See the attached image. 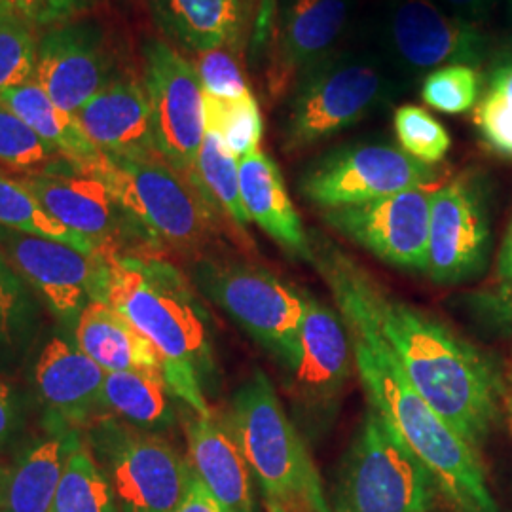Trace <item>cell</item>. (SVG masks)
<instances>
[{"instance_id":"38","label":"cell","mask_w":512,"mask_h":512,"mask_svg":"<svg viewBox=\"0 0 512 512\" xmlns=\"http://www.w3.org/2000/svg\"><path fill=\"white\" fill-rule=\"evenodd\" d=\"M198 55L194 67L200 76L203 93L222 99H241L251 95L247 78L241 71L236 57L226 48L209 50Z\"/></svg>"},{"instance_id":"17","label":"cell","mask_w":512,"mask_h":512,"mask_svg":"<svg viewBox=\"0 0 512 512\" xmlns=\"http://www.w3.org/2000/svg\"><path fill=\"white\" fill-rule=\"evenodd\" d=\"M188 459L154 435L112 440L107 478L120 512H177L188 492Z\"/></svg>"},{"instance_id":"20","label":"cell","mask_w":512,"mask_h":512,"mask_svg":"<svg viewBox=\"0 0 512 512\" xmlns=\"http://www.w3.org/2000/svg\"><path fill=\"white\" fill-rule=\"evenodd\" d=\"M74 118L105 156H160L143 80L116 74Z\"/></svg>"},{"instance_id":"31","label":"cell","mask_w":512,"mask_h":512,"mask_svg":"<svg viewBox=\"0 0 512 512\" xmlns=\"http://www.w3.org/2000/svg\"><path fill=\"white\" fill-rule=\"evenodd\" d=\"M52 512H120L105 471L78 444L65 461Z\"/></svg>"},{"instance_id":"23","label":"cell","mask_w":512,"mask_h":512,"mask_svg":"<svg viewBox=\"0 0 512 512\" xmlns=\"http://www.w3.org/2000/svg\"><path fill=\"white\" fill-rule=\"evenodd\" d=\"M239 190L251 222L260 226V230L289 255L306 262L313 260V249L304 224L291 202L279 167L268 154L258 150L239 160Z\"/></svg>"},{"instance_id":"18","label":"cell","mask_w":512,"mask_h":512,"mask_svg":"<svg viewBox=\"0 0 512 512\" xmlns=\"http://www.w3.org/2000/svg\"><path fill=\"white\" fill-rule=\"evenodd\" d=\"M21 183L65 228L92 239L101 255H120V241L129 232L137 234V228L112 198L109 188L92 173L73 164L65 171H55L52 165L46 171L25 177Z\"/></svg>"},{"instance_id":"13","label":"cell","mask_w":512,"mask_h":512,"mask_svg":"<svg viewBox=\"0 0 512 512\" xmlns=\"http://www.w3.org/2000/svg\"><path fill=\"white\" fill-rule=\"evenodd\" d=\"M385 35L397 63L412 74L446 65L476 69L490 54V38L476 23L458 18L435 0H389Z\"/></svg>"},{"instance_id":"28","label":"cell","mask_w":512,"mask_h":512,"mask_svg":"<svg viewBox=\"0 0 512 512\" xmlns=\"http://www.w3.org/2000/svg\"><path fill=\"white\" fill-rule=\"evenodd\" d=\"M171 397L175 393L160 370L139 368L107 372L101 403L135 425L164 429L175 421Z\"/></svg>"},{"instance_id":"49","label":"cell","mask_w":512,"mask_h":512,"mask_svg":"<svg viewBox=\"0 0 512 512\" xmlns=\"http://www.w3.org/2000/svg\"><path fill=\"white\" fill-rule=\"evenodd\" d=\"M511 40H512V0H511Z\"/></svg>"},{"instance_id":"24","label":"cell","mask_w":512,"mask_h":512,"mask_svg":"<svg viewBox=\"0 0 512 512\" xmlns=\"http://www.w3.org/2000/svg\"><path fill=\"white\" fill-rule=\"evenodd\" d=\"M156 23L192 54L226 48L238 40L247 0H150Z\"/></svg>"},{"instance_id":"11","label":"cell","mask_w":512,"mask_h":512,"mask_svg":"<svg viewBox=\"0 0 512 512\" xmlns=\"http://www.w3.org/2000/svg\"><path fill=\"white\" fill-rule=\"evenodd\" d=\"M439 179L427 165L387 143L349 145L330 152L300 179V192L323 211L374 202Z\"/></svg>"},{"instance_id":"46","label":"cell","mask_w":512,"mask_h":512,"mask_svg":"<svg viewBox=\"0 0 512 512\" xmlns=\"http://www.w3.org/2000/svg\"><path fill=\"white\" fill-rule=\"evenodd\" d=\"M512 277V220L509 224V230L503 238V245L499 251V258H497V281L503 279H511Z\"/></svg>"},{"instance_id":"15","label":"cell","mask_w":512,"mask_h":512,"mask_svg":"<svg viewBox=\"0 0 512 512\" xmlns=\"http://www.w3.org/2000/svg\"><path fill=\"white\" fill-rule=\"evenodd\" d=\"M114 76V57L97 23L65 21L38 38L33 80L57 107L76 114Z\"/></svg>"},{"instance_id":"27","label":"cell","mask_w":512,"mask_h":512,"mask_svg":"<svg viewBox=\"0 0 512 512\" xmlns=\"http://www.w3.org/2000/svg\"><path fill=\"white\" fill-rule=\"evenodd\" d=\"M74 446V437H55L27 450L10 471L0 512H52L63 467Z\"/></svg>"},{"instance_id":"9","label":"cell","mask_w":512,"mask_h":512,"mask_svg":"<svg viewBox=\"0 0 512 512\" xmlns=\"http://www.w3.org/2000/svg\"><path fill=\"white\" fill-rule=\"evenodd\" d=\"M143 65L156 150L167 164L198 186L196 162L205 137V120L202 82L196 67L160 38L143 44Z\"/></svg>"},{"instance_id":"16","label":"cell","mask_w":512,"mask_h":512,"mask_svg":"<svg viewBox=\"0 0 512 512\" xmlns=\"http://www.w3.org/2000/svg\"><path fill=\"white\" fill-rule=\"evenodd\" d=\"M0 251L59 317L80 315L90 302L99 300L103 255H86L67 243L4 226H0Z\"/></svg>"},{"instance_id":"35","label":"cell","mask_w":512,"mask_h":512,"mask_svg":"<svg viewBox=\"0 0 512 512\" xmlns=\"http://www.w3.org/2000/svg\"><path fill=\"white\" fill-rule=\"evenodd\" d=\"M393 128L404 152L423 164H440L452 145L448 129L431 112L418 105L399 107L393 118Z\"/></svg>"},{"instance_id":"21","label":"cell","mask_w":512,"mask_h":512,"mask_svg":"<svg viewBox=\"0 0 512 512\" xmlns=\"http://www.w3.org/2000/svg\"><path fill=\"white\" fill-rule=\"evenodd\" d=\"M188 463L224 512H255L251 469L232 429L200 416L186 421Z\"/></svg>"},{"instance_id":"50","label":"cell","mask_w":512,"mask_h":512,"mask_svg":"<svg viewBox=\"0 0 512 512\" xmlns=\"http://www.w3.org/2000/svg\"><path fill=\"white\" fill-rule=\"evenodd\" d=\"M511 380H512V368H511Z\"/></svg>"},{"instance_id":"36","label":"cell","mask_w":512,"mask_h":512,"mask_svg":"<svg viewBox=\"0 0 512 512\" xmlns=\"http://www.w3.org/2000/svg\"><path fill=\"white\" fill-rule=\"evenodd\" d=\"M61 160L65 158L52 145L0 101V164L31 171L48 169Z\"/></svg>"},{"instance_id":"1","label":"cell","mask_w":512,"mask_h":512,"mask_svg":"<svg viewBox=\"0 0 512 512\" xmlns=\"http://www.w3.org/2000/svg\"><path fill=\"white\" fill-rule=\"evenodd\" d=\"M338 308L357 311L380 332L410 385L461 439L478 448L499 416L503 380L480 349L446 325L382 291L330 243H311Z\"/></svg>"},{"instance_id":"10","label":"cell","mask_w":512,"mask_h":512,"mask_svg":"<svg viewBox=\"0 0 512 512\" xmlns=\"http://www.w3.org/2000/svg\"><path fill=\"white\" fill-rule=\"evenodd\" d=\"M196 285L274 355L293 338L310 304L311 294L253 264L202 262L196 268Z\"/></svg>"},{"instance_id":"34","label":"cell","mask_w":512,"mask_h":512,"mask_svg":"<svg viewBox=\"0 0 512 512\" xmlns=\"http://www.w3.org/2000/svg\"><path fill=\"white\" fill-rule=\"evenodd\" d=\"M37 52L35 25L0 8V95L35 78Z\"/></svg>"},{"instance_id":"6","label":"cell","mask_w":512,"mask_h":512,"mask_svg":"<svg viewBox=\"0 0 512 512\" xmlns=\"http://www.w3.org/2000/svg\"><path fill=\"white\" fill-rule=\"evenodd\" d=\"M437 484L384 416L370 406L342 461L332 512H429Z\"/></svg>"},{"instance_id":"41","label":"cell","mask_w":512,"mask_h":512,"mask_svg":"<svg viewBox=\"0 0 512 512\" xmlns=\"http://www.w3.org/2000/svg\"><path fill=\"white\" fill-rule=\"evenodd\" d=\"M90 6V0H0V8L14 12L29 23L54 27Z\"/></svg>"},{"instance_id":"2","label":"cell","mask_w":512,"mask_h":512,"mask_svg":"<svg viewBox=\"0 0 512 512\" xmlns=\"http://www.w3.org/2000/svg\"><path fill=\"white\" fill-rule=\"evenodd\" d=\"M99 302L120 311L156 349L175 397L211 416L203 393L215 368L211 334L183 275L154 256L103 255Z\"/></svg>"},{"instance_id":"26","label":"cell","mask_w":512,"mask_h":512,"mask_svg":"<svg viewBox=\"0 0 512 512\" xmlns=\"http://www.w3.org/2000/svg\"><path fill=\"white\" fill-rule=\"evenodd\" d=\"M0 101L78 169L88 171L103 158L76 122L74 114L57 107L35 80L6 90L0 95Z\"/></svg>"},{"instance_id":"40","label":"cell","mask_w":512,"mask_h":512,"mask_svg":"<svg viewBox=\"0 0 512 512\" xmlns=\"http://www.w3.org/2000/svg\"><path fill=\"white\" fill-rule=\"evenodd\" d=\"M465 308L480 329L495 336H512V277L467 296Z\"/></svg>"},{"instance_id":"8","label":"cell","mask_w":512,"mask_h":512,"mask_svg":"<svg viewBox=\"0 0 512 512\" xmlns=\"http://www.w3.org/2000/svg\"><path fill=\"white\" fill-rule=\"evenodd\" d=\"M274 357L298 418L308 429L325 427L353 370V342L344 319L310 296L300 327Z\"/></svg>"},{"instance_id":"39","label":"cell","mask_w":512,"mask_h":512,"mask_svg":"<svg viewBox=\"0 0 512 512\" xmlns=\"http://www.w3.org/2000/svg\"><path fill=\"white\" fill-rule=\"evenodd\" d=\"M475 126L486 147L512 160V97L484 90L475 105Z\"/></svg>"},{"instance_id":"45","label":"cell","mask_w":512,"mask_h":512,"mask_svg":"<svg viewBox=\"0 0 512 512\" xmlns=\"http://www.w3.org/2000/svg\"><path fill=\"white\" fill-rule=\"evenodd\" d=\"M486 90L512 97V59L495 63L488 74Z\"/></svg>"},{"instance_id":"30","label":"cell","mask_w":512,"mask_h":512,"mask_svg":"<svg viewBox=\"0 0 512 512\" xmlns=\"http://www.w3.org/2000/svg\"><path fill=\"white\" fill-rule=\"evenodd\" d=\"M196 181L211 205L245 232L251 219L241 202L239 160L215 133H205L203 137L196 162Z\"/></svg>"},{"instance_id":"14","label":"cell","mask_w":512,"mask_h":512,"mask_svg":"<svg viewBox=\"0 0 512 512\" xmlns=\"http://www.w3.org/2000/svg\"><path fill=\"white\" fill-rule=\"evenodd\" d=\"M433 192L431 186H418L374 202L327 209L323 219L387 264L425 272Z\"/></svg>"},{"instance_id":"22","label":"cell","mask_w":512,"mask_h":512,"mask_svg":"<svg viewBox=\"0 0 512 512\" xmlns=\"http://www.w3.org/2000/svg\"><path fill=\"white\" fill-rule=\"evenodd\" d=\"M35 376L40 397L59 425H78L88 420L97 404H103L107 372L67 340L48 342Z\"/></svg>"},{"instance_id":"44","label":"cell","mask_w":512,"mask_h":512,"mask_svg":"<svg viewBox=\"0 0 512 512\" xmlns=\"http://www.w3.org/2000/svg\"><path fill=\"white\" fill-rule=\"evenodd\" d=\"M435 2L442 8H446L448 12L456 14L458 18L467 19L473 23L486 18L499 4V0H435Z\"/></svg>"},{"instance_id":"42","label":"cell","mask_w":512,"mask_h":512,"mask_svg":"<svg viewBox=\"0 0 512 512\" xmlns=\"http://www.w3.org/2000/svg\"><path fill=\"white\" fill-rule=\"evenodd\" d=\"M177 512H224L217 499L207 492L202 480L192 473L188 492L184 495L183 503L179 505Z\"/></svg>"},{"instance_id":"47","label":"cell","mask_w":512,"mask_h":512,"mask_svg":"<svg viewBox=\"0 0 512 512\" xmlns=\"http://www.w3.org/2000/svg\"><path fill=\"white\" fill-rule=\"evenodd\" d=\"M8 478H10V471L0 467V509L4 505V495H6V486H8Z\"/></svg>"},{"instance_id":"12","label":"cell","mask_w":512,"mask_h":512,"mask_svg":"<svg viewBox=\"0 0 512 512\" xmlns=\"http://www.w3.org/2000/svg\"><path fill=\"white\" fill-rule=\"evenodd\" d=\"M492 247L490 213L480 179L465 173L433 192L427 274L439 285H458L486 268Z\"/></svg>"},{"instance_id":"43","label":"cell","mask_w":512,"mask_h":512,"mask_svg":"<svg viewBox=\"0 0 512 512\" xmlns=\"http://www.w3.org/2000/svg\"><path fill=\"white\" fill-rule=\"evenodd\" d=\"M18 429V408L12 389L0 382V450L8 446Z\"/></svg>"},{"instance_id":"7","label":"cell","mask_w":512,"mask_h":512,"mask_svg":"<svg viewBox=\"0 0 512 512\" xmlns=\"http://www.w3.org/2000/svg\"><path fill=\"white\" fill-rule=\"evenodd\" d=\"M384 67L359 54H332L296 80L283 118L289 150L311 147L359 124L393 95Z\"/></svg>"},{"instance_id":"5","label":"cell","mask_w":512,"mask_h":512,"mask_svg":"<svg viewBox=\"0 0 512 512\" xmlns=\"http://www.w3.org/2000/svg\"><path fill=\"white\" fill-rule=\"evenodd\" d=\"M148 241L184 255L213 236L215 207L162 156H105L88 169Z\"/></svg>"},{"instance_id":"48","label":"cell","mask_w":512,"mask_h":512,"mask_svg":"<svg viewBox=\"0 0 512 512\" xmlns=\"http://www.w3.org/2000/svg\"><path fill=\"white\" fill-rule=\"evenodd\" d=\"M266 512H287L285 509H281L279 505H275V503H266Z\"/></svg>"},{"instance_id":"32","label":"cell","mask_w":512,"mask_h":512,"mask_svg":"<svg viewBox=\"0 0 512 512\" xmlns=\"http://www.w3.org/2000/svg\"><path fill=\"white\" fill-rule=\"evenodd\" d=\"M203 120L205 133L220 137L238 160L258 152L264 120L253 93L241 99H222L203 93Z\"/></svg>"},{"instance_id":"37","label":"cell","mask_w":512,"mask_h":512,"mask_svg":"<svg viewBox=\"0 0 512 512\" xmlns=\"http://www.w3.org/2000/svg\"><path fill=\"white\" fill-rule=\"evenodd\" d=\"M482 90V80L475 67L446 65L427 74L421 82V101L431 109L446 114H461L473 109Z\"/></svg>"},{"instance_id":"3","label":"cell","mask_w":512,"mask_h":512,"mask_svg":"<svg viewBox=\"0 0 512 512\" xmlns=\"http://www.w3.org/2000/svg\"><path fill=\"white\" fill-rule=\"evenodd\" d=\"M353 342V359L374 406L431 473L454 512H499L475 448L425 403L406 380L380 332L357 311L338 308Z\"/></svg>"},{"instance_id":"4","label":"cell","mask_w":512,"mask_h":512,"mask_svg":"<svg viewBox=\"0 0 512 512\" xmlns=\"http://www.w3.org/2000/svg\"><path fill=\"white\" fill-rule=\"evenodd\" d=\"M230 429L266 503L287 512H332L308 446L262 370L234 395Z\"/></svg>"},{"instance_id":"33","label":"cell","mask_w":512,"mask_h":512,"mask_svg":"<svg viewBox=\"0 0 512 512\" xmlns=\"http://www.w3.org/2000/svg\"><path fill=\"white\" fill-rule=\"evenodd\" d=\"M37 306L25 279L0 251V366L16 361L33 338Z\"/></svg>"},{"instance_id":"19","label":"cell","mask_w":512,"mask_h":512,"mask_svg":"<svg viewBox=\"0 0 512 512\" xmlns=\"http://www.w3.org/2000/svg\"><path fill=\"white\" fill-rule=\"evenodd\" d=\"M355 0H281L275 27L274 88H285L334 54Z\"/></svg>"},{"instance_id":"29","label":"cell","mask_w":512,"mask_h":512,"mask_svg":"<svg viewBox=\"0 0 512 512\" xmlns=\"http://www.w3.org/2000/svg\"><path fill=\"white\" fill-rule=\"evenodd\" d=\"M0 226L38 238L67 243L86 255H101L92 239L84 238L55 220L37 196L21 183L0 173Z\"/></svg>"},{"instance_id":"25","label":"cell","mask_w":512,"mask_h":512,"mask_svg":"<svg viewBox=\"0 0 512 512\" xmlns=\"http://www.w3.org/2000/svg\"><path fill=\"white\" fill-rule=\"evenodd\" d=\"M74 336L76 346L105 372L139 368L162 372V361L156 349L107 302L93 300L80 311Z\"/></svg>"}]
</instances>
